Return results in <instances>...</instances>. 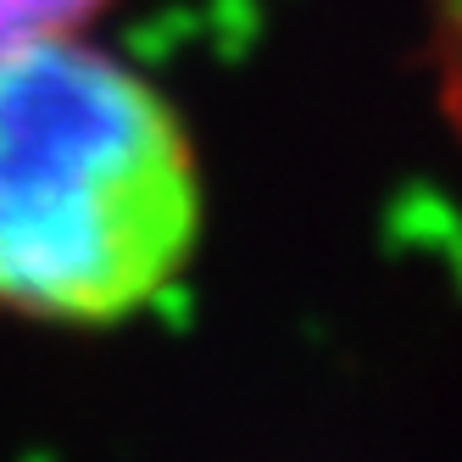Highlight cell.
<instances>
[{"label": "cell", "mask_w": 462, "mask_h": 462, "mask_svg": "<svg viewBox=\"0 0 462 462\" xmlns=\"http://www.w3.org/2000/svg\"><path fill=\"white\" fill-rule=\"evenodd\" d=\"M201 240V173L162 89L79 34L0 51V307L117 323Z\"/></svg>", "instance_id": "cell-1"}, {"label": "cell", "mask_w": 462, "mask_h": 462, "mask_svg": "<svg viewBox=\"0 0 462 462\" xmlns=\"http://www.w3.org/2000/svg\"><path fill=\"white\" fill-rule=\"evenodd\" d=\"M95 6H101V0H0V51L23 45V40L79 34Z\"/></svg>", "instance_id": "cell-2"}, {"label": "cell", "mask_w": 462, "mask_h": 462, "mask_svg": "<svg viewBox=\"0 0 462 462\" xmlns=\"http://www.w3.org/2000/svg\"><path fill=\"white\" fill-rule=\"evenodd\" d=\"M446 28H451V45H457V89H462V0H446Z\"/></svg>", "instance_id": "cell-3"}]
</instances>
